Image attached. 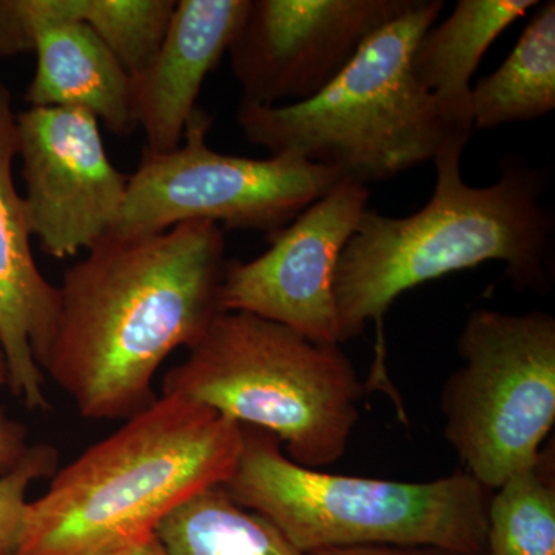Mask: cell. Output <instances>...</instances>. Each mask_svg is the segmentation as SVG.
Listing matches in <instances>:
<instances>
[{"label":"cell","instance_id":"obj_1","mask_svg":"<svg viewBox=\"0 0 555 555\" xmlns=\"http://www.w3.org/2000/svg\"><path fill=\"white\" fill-rule=\"evenodd\" d=\"M221 225L105 236L64 273L60 313L42 364L82 418L126 420L158 398L153 379L219 315L225 269Z\"/></svg>","mask_w":555,"mask_h":555},{"label":"cell","instance_id":"obj_12","mask_svg":"<svg viewBox=\"0 0 555 555\" xmlns=\"http://www.w3.org/2000/svg\"><path fill=\"white\" fill-rule=\"evenodd\" d=\"M16 155V115L0 80V341L11 392L25 406L43 411L49 398L42 364L60 313V288L46 280L33 257L24 198L13 182Z\"/></svg>","mask_w":555,"mask_h":555},{"label":"cell","instance_id":"obj_8","mask_svg":"<svg viewBox=\"0 0 555 555\" xmlns=\"http://www.w3.org/2000/svg\"><path fill=\"white\" fill-rule=\"evenodd\" d=\"M210 126V116L196 108L178 149L144 153L109 235H155L182 222L211 221L269 236L343 179L297 156L251 159L215 152L206 142Z\"/></svg>","mask_w":555,"mask_h":555},{"label":"cell","instance_id":"obj_17","mask_svg":"<svg viewBox=\"0 0 555 555\" xmlns=\"http://www.w3.org/2000/svg\"><path fill=\"white\" fill-rule=\"evenodd\" d=\"M169 555H305L272 521L210 486L164 518L155 531Z\"/></svg>","mask_w":555,"mask_h":555},{"label":"cell","instance_id":"obj_5","mask_svg":"<svg viewBox=\"0 0 555 555\" xmlns=\"http://www.w3.org/2000/svg\"><path fill=\"white\" fill-rule=\"evenodd\" d=\"M243 427V451L224 488L272 521L302 554L332 547H425L486 555L491 492L466 473L425 481L339 476L292 462L280 440Z\"/></svg>","mask_w":555,"mask_h":555},{"label":"cell","instance_id":"obj_13","mask_svg":"<svg viewBox=\"0 0 555 555\" xmlns=\"http://www.w3.org/2000/svg\"><path fill=\"white\" fill-rule=\"evenodd\" d=\"M250 0H179L169 30L144 75L134 79L138 126L152 155L181 145L208 73L246 16Z\"/></svg>","mask_w":555,"mask_h":555},{"label":"cell","instance_id":"obj_23","mask_svg":"<svg viewBox=\"0 0 555 555\" xmlns=\"http://www.w3.org/2000/svg\"><path fill=\"white\" fill-rule=\"evenodd\" d=\"M305 555H454L440 553V551L425 550V547L401 546H352L332 547V550L315 551Z\"/></svg>","mask_w":555,"mask_h":555},{"label":"cell","instance_id":"obj_25","mask_svg":"<svg viewBox=\"0 0 555 555\" xmlns=\"http://www.w3.org/2000/svg\"><path fill=\"white\" fill-rule=\"evenodd\" d=\"M9 386V364H7L5 350L0 341V390Z\"/></svg>","mask_w":555,"mask_h":555},{"label":"cell","instance_id":"obj_10","mask_svg":"<svg viewBox=\"0 0 555 555\" xmlns=\"http://www.w3.org/2000/svg\"><path fill=\"white\" fill-rule=\"evenodd\" d=\"M369 188L341 179L251 261L225 262L219 309L272 321L320 345H338V259L367 210Z\"/></svg>","mask_w":555,"mask_h":555},{"label":"cell","instance_id":"obj_4","mask_svg":"<svg viewBox=\"0 0 555 555\" xmlns=\"http://www.w3.org/2000/svg\"><path fill=\"white\" fill-rule=\"evenodd\" d=\"M443 9V0H412L315 98L270 107L241 101L244 137L270 156H297L363 185L434 160L452 139L469 141L412 72L416 42Z\"/></svg>","mask_w":555,"mask_h":555},{"label":"cell","instance_id":"obj_19","mask_svg":"<svg viewBox=\"0 0 555 555\" xmlns=\"http://www.w3.org/2000/svg\"><path fill=\"white\" fill-rule=\"evenodd\" d=\"M175 9V0H82L80 22L96 33L134 80L155 60Z\"/></svg>","mask_w":555,"mask_h":555},{"label":"cell","instance_id":"obj_18","mask_svg":"<svg viewBox=\"0 0 555 555\" xmlns=\"http://www.w3.org/2000/svg\"><path fill=\"white\" fill-rule=\"evenodd\" d=\"M554 477L546 449L491 492L486 555H555Z\"/></svg>","mask_w":555,"mask_h":555},{"label":"cell","instance_id":"obj_21","mask_svg":"<svg viewBox=\"0 0 555 555\" xmlns=\"http://www.w3.org/2000/svg\"><path fill=\"white\" fill-rule=\"evenodd\" d=\"M82 0H0V60L35 51L42 25L80 21Z\"/></svg>","mask_w":555,"mask_h":555},{"label":"cell","instance_id":"obj_2","mask_svg":"<svg viewBox=\"0 0 555 555\" xmlns=\"http://www.w3.org/2000/svg\"><path fill=\"white\" fill-rule=\"evenodd\" d=\"M467 139L437 153V179L425 207L408 217L364 211L335 272L339 345L363 334L400 295L449 273L502 262L520 288L546 292L554 215L543 206L546 178L509 156L494 184L473 188L462 173Z\"/></svg>","mask_w":555,"mask_h":555},{"label":"cell","instance_id":"obj_22","mask_svg":"<svg viewBox=\"0 0 555 555\" xmlns=\"http://www.w3.org/2000/svg\"><path fill=\"white\" fill-rule=\"evenodd\" d=\"M30 448L27 427L0 409V476L20 465Z\"/></svg>","mask_w":555,"mask_h":555},{"label":"cell","instance_id":"obj_20","mask_svg":"<svg viewBox=\"0 0 555 555\" xmlns=\"http://www.w3.org/2000/svg\"><path fill=\"white\" fill-rule=\"evenodd\" d=\"M60 454L50 444H35L10 473L0 476V555H16L28 506V489L43 477H53Z\"/></svg>","mask_w":555,"mask_h":555},{"label":"cell","instance_id":"obj_7","mask_svg":"<svg viewBox=\"0 0 555 555\" xmlns=\"http://www.w3.org/2000/svg\"><path fill=\"white\" fill-rule=\"evenodd\" d=\"M465 366L441 396L444 436L489 491L535 462L555 422L551 313L478 309L459 337Z\"/></svg>","mask_w":555,"mask_h":555},{"label":"cell","instance_id":"obj_14","mask_svg":"<svg viewBox=\"0 0 555 555\" xmlns=\"http://www.w3.org/2000/svg\"><path fill=\"white\" fill-rule=\"evenodd\" d=\"M35 53L38 65L25 94L30 107L83 108L116 134L139 127L133 79L89 25H42Z\"/></svg>","mask_w":555,"mask_h":555},{"label":"cell","instance_id":"obj_3","mask_svg":"<svg viewBox=\"0 0 555 555\" xmlns=\"http://www.w3.org/2000/svg\"><path fill=\"white\" fill-rule=\"evenodd\" d=\"M243 427L160 396L51 477L28 502L16 555H108L155 534L175 507L232 477Z\"/></svg>","mask_w":555,"mask_h":555},{"label":"cell","instance_id":"obj_11","mask_svg":"<svg viewBox=\"0 0 555 555\" xmlns=\"http://www.w3.org/2000/svg\"><path fill=\"white\" fill-rule=\"evenodd\" d=\"M17 155L31 236L65 259L115 229L129 177L109 163L100 120L75 107H30L16 116Z\"/></svg>","mask_w":555,"mask_h":555},{"label":"cell","instance_id":"obj_9","mask_svg":"<svg viewBox=\"0 0 555 555\" xmlns=\"http://www.w3.org/2000/svg\"><path fill=\"white\" fill-rule=\"evenodd\" d=\"M412 0H250L228 53L241 101H308Z\"/></svg>","mask_w":555,"mask_h":555},{"label":"cell","instance_id":"obj_16","mask_svg":"<svg viewBox=\"0 0 555 555\" xmlns=\"http://www.w3.org/2000/svg\"><path fill=\"white\" fill-rule=\"evenodd\" d=\"M555 108V2L534 9L516 47L470 90L474 130L528 122Z\"/></svg>","mask_w":555,"mask_h":555},{"label":"cell","instance_id":"obj_6","mask_svg":"<svg viewBox=\"0 0 555 555\" xmlns=\"http://www.w3.org/2000/svg\"><path fill=\"white\" fill-rule=\"evenodd\" d=\"M163 396L266 430L286 447L292 462L323 469L345 455L364 386L338 345L310 341L248 313L224 312L167 372Z\"/></svg>","mask_w":555,"mask_h":555},{"label":"cell","instance_id":"obj_15","mask_svg":"<svg viewBox=\"0 0 555 555\" xmlns=\"http://www.w3.org/2000/svg\"><path fill=\"white\" fill-rule=\"evenodd\" d=\"M537 5V0H460L451 16L416 42L412 72L455 133L473 134L470 82L486 51Z\"/></svg>","mask_w":555,"mask_h":555},{"label":"cell","instance_id":"obj_24","mask_svg":"<svg viewBox=\"0 0 555 555\" xmlns=\"http://www.w3.org/2000/svg\"><path fill=\"white\" fill-rule=\"evenodd\" d=\"M108 555H169L160 545L159 540L156 535L145 537V539L139 540V542L131 543L129 546L120 547L115 553Z\"/></svg>","mask_w":555,"mask_h":555}]
</instances>
